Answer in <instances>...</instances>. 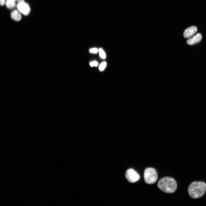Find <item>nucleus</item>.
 Segmentation results:
<instances>
[{
	"instance_id": "9b49d317",
	"label": "nucleus",
	"mask_w": 206,
	"mask_h": 206,
	"mask_svg": "<svg viewBox=\"0 0 206 206\" xmlns=\"http://www.w3.org/2000/svg\"><path fill=\"white\" fill-rule=\"evenodd\" d=\"M106 66V62H103L101 63L100 65L99 69L100 71H103Z\"/></svg>"
},
{
	"instance_id": "1a4fd4ad",
	"label": "nucleus",
	"mask_w": 206,
	"mask_h": 206,
	"mask_svg": "<svg viewBox=\"0 0 206 206\" xmlns=\"http://www.w3.org/2000/svg\"><path fill=\"white\" fill-rule=\"evenodd\" d=\"M5 3L7 7L10 9L14 8L16 5L15 1L11 2L6 1Z\"/></svg>"
},
{
	"instance_id": "20e7f679",
	"label": "nucleus",
	"mask_w": 206,
	"mask_h": 206,
	"mask_svg": "<svg viewBox=\"0 0 206 206\" xmlns=\"http://www.w3.org/2000/svg\"><path fill=\"white\" fill-rule=\"evenodd\" d=\"M125 176L127 180L131 183H135L140 179L138 173L132 169H130L126 171Z\"/></svg>"
},
{
	"instance_id": "f03ea898",
	"label": "nucleus",
	"mask_w": 206,
	"mask_h": 206,
	"mask_svg": "<svg viewBox=\"0 0 206 206\" xmlns=\"http://www.w3.org/2000/svg\"><path fill=\"white\" fill-rule=\"evenodd\" d=\"M157 186L163 191L169 193L174 192L177 187L175 180L169 177H165L161 179L157 183Z\"/></svg>"
},
{
	"instance_id": "7ed1b4c3",
	"label": "nucleus",
	"mask_w": 206,
	"mask_h": 206,
	"mask_svg": "<svg viewBox=\"0 0 206 206\" xmlns=\"http://www.w3.org/2000/svg\"><path fill=\"white\" fill-rule=\"evenodd\" d=\"M144 177L146 183L151 184L156 182L158 178V175L155 169L152 168H148L144 171Z\"/></svg>"
},
{
	"instance_id": "423d86ee",
	"label": "nucleus",
	"mask_w": 206,
	"mask_h": 206,
	"mask_svg": "<svg viewBox=\"0 0 206 206\" xmlns=\"http://www.w3.org/2000/svg\"><path fill=\"white\" fill-rule=\"evenodd\" d=\"M197 31V27L195 26L190 27L185 30L183 33L184 37L189 38L193 35Z\"/></svg>"
},
{
	"instance_id": "ddd939ff",
	"label": "nucleus",
	"mask_w": 206,
	"mask_h": 206,
	"mask_svg": "<svg viewBox=\"0 0 206 206\" xmlns=\"http://www.w3.org/2000/svg\"><path fill=\"white\" fill-rule=\"evenodd\" d=\"M90 66L91 67L94 66H97L98 65V63L96 61L92 62L90 63Z\"/></svg>"
},
{
	"instance_id": "2eb2a0df",
	"label": "nucleus",
	"mask_w": 206,
	"mask_h": 206,
	"mask_svg": "<svg viewBox=\"0 0 206 206\" xmlns=\"http://www.w3.org/2000/svg\"><path fill=\"white\" fill-rule=\"evenodd\" d=\"M18 3L24 1V0H16Z\"/></svg>"
},
{
	"instance_id": "f257e3e1",
	"label": "nucleus",
	"mask_w": 206,
	"mask_h": 206,
	"mask_svg": "<svg viewBox=\"0 0 206 206\" xmlns=\"http://www.w3.org/2000/svg\"><path fill=\"white\" fill-rule=\"evenodd\" d=\"M206 190V184L202 181H194L191 183L188 188L189 196L193 199L199 198L202 196Z\"/></svg>"
},
{
	"instance_id": "6e6552de",
	"label": "nucleus",
	"mask_w": 206,
	"mask_h": 206,
	"mask_svg": "<svg viewBox=\"0 0 206 206\" xmlns=\"http://www.w3.org/2000/svg\"><path fill=\"white\" fill-rule=\"evenodd\" d=\"M11 17L13 20L19 21L21 19V15L20 12L18 10H15L11 13Z\"/></svg>"
},
{
	"instance_id": "39448f33",
	"label": "nucleus",
	"mask_w": 206,
	"mask_h": 206,
	"mask_svg": "<svg viewBox=\"0 0 206 206\" xmlns=\"http://www.w3.org/2000/svg\"><path fill=\"white\" fill-rule=\"evenodd\" d=\"M17 7L18 10L24 15H27L29 14L30 9L27 3L24 1L18 3Z\"/></svg>"
},
{
	"instance_id": "4468645a",
	"label": "nucleus",
	"mask_w": 206,
	"mask_h": 206,
	"mask_svg": "<svg viewBox=\"0 0 206 206\" xmlns=\"http://www.w3.org/2000/svg\"><path fill=\"white\" fill-rule=\"evenodd\" d=\"M0 5L1 6H3L5 3V0H0Z\"/></svg>"
},
{
	"instance_id": "f8f14e48",
	"label": "nucleus",
	"mask_w": 206,
	"mask_h": 206,
	"mask_svg": "<svg viewBox=\"0 0 206 206\" xmlns=\"http://www.w3.org/2000/svg\"><path fill=\"white\" fill-rule=\"evenodd\" d=\"M90 52L96 54L98 51V50L96 48H93L89 50Z\"/></svg>"
},
{
	"instance_id": "9d476101",
	"label": "nucleus",
	"mask_w": 206,
	"mask_h": 206,
	"mask_svg": "<svg viewBox=\"0 0 206 206\" xmlns=\"http://www.w3.org/2000/svg\"><path fill=\"white\" fill-rule=\"evenodd\" d=\"M98 51L100 57L103 59H105L106 58V54L103 49L101 48H100L99 49Z\"/></svg>"
},
{
	"instance_id": "0eeeda50",
	"label": "nucleus",
	"mask_w": 206,
	"mask_h": 206,
	"mask_svg": "<svg viewBox=\"0 0 206 206\" xmlns=\"http://www.w3.org/2000/svg\"><path fill=\"white\" fill-rule=\"evenodd\" d=\"M202 36L200 33H198L192 37L187 40V43L189 45H193L199 42L201 40Z\"/></svg>"
},
{
	"instance_id": "dca6fc26",
	"label": "nucleus",
	"mask_w": 206,
	"mask_h": 206,
	"mask_svg": "<svg viewBox=\"0 0 206 206\" xmlns=\"http://www.w3.org/2000/svg\"><path fill=\"white\" fill-rule=\"evenodd\" d=\"M15 0H7V1H11V2H14V1H15Z\"/></svg>"
}]
</instances>
